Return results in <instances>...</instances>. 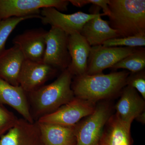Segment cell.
Listing matches in <instances>:
<instances>
[{"instance_id": "obj_1", "label": "cell", "mask_w": 145, "mask_h": 145, "mask_svg": "<svg viewBox=\"0 0 145 145\" xmlns=\"http://www.w3.org/2000/svg\"><path fill=\"white\" fill-rule=\"evenodd\" d=\"M72 76L67 69L53 82L27 93L34 120L54 112L75 98L71 88Z\"/></svg>"}, {"instance_id": "obj_2", "label": "cell", "mask_w": 145, "mask_h": 145, "mask_svg": "<svg viewBox=\"0 0 145 145\" xmlns=\"http://www.w3.org/2000/svg\"><path fill=\"white\" fill-rule=\"evenodd\" d=\"M127 71L76 76L71 88L75 97L93 102L116 94L127 85Z\"/></svg>"}, {"instance_id": "obj_3", "label": "cell", "mask_w": 145, "mask_h": 145, "mask_svg": "<svg viewBox=\"0 0 145 145\" xmlns=\"http://www.w3.org/2000/svg\"><path fill=\"white\" fill-rule=\"evenodd\" d=\"M108 23L119 37L145 35V0H109Z\"/></svg>"}, {"instance_id": "obj_4", "label": "cell", "mask_w": 145, "mask_h": 145, "mask_svg": "<svg viewBox=\"0 0 145 145\" xmlns=\"http://www.w3.org/2000/svg\"><path fill=\"white\" fill-rule=\"evenodd\" d=\"M110 118L108 106L101 104L92 114L75 126V145H97L101 142L104 128Z\"/></svg>"}, {"instance_id": "obj_5", "label": "cell", "mask_w": 145, "mask_h": 145, "mask_svg": "<svg viewBox=\"0 0 145 145\" xmlns=\"http://www.w3.org/2000/svg\"><path fill=\"white\" fill-rule=\"evenodd\" d=\"M67 0H0V20L12 17L40 15L41 9L53 7L67 10Z\"/></svg>"}, {"instance_id": "obj_6", "label": "cell", "mask_w": 145, "mask_h": 145, "mask_svg": "<svg viewBox=\"0 0 145 145\" xmlns=\"http://www.w3.org/2000/svg\"><path fill=\"white\" fill-rule=\"evenodd\" d=\"M95 108V103L75 97L56 111L39 118L36 122L74 126L82 118L92 114Z\"/></svg>"}, {"instance_id": "obj_7", "label": "cell", "mask_w": 145, "mask_h": 145, "mask_svg": "<svg viewBox=\"0 0 145 145\" xmlns=\"http://www.w3.org/2000/svg\"><path fill=\"white\" fill-rule=\"evenodd\" d=\"M68 35L60 29L51 27L46 35V47L42 62L62 71L71 63L68 49Z\"/></svg>"}, {"instance_id": "obj_8", "label": "cell", "mask_w": 145, "mask_h": 145, "mask_svg": "<svg viewBox=\"0 0 145 145\" xmlns=\"http://www.w3.org/2000/svg\"><path fill=\"white\" fill-rule=\"evenodd\" d=\"M138 48L127 47L91 46L86 74L94 75L102 73L107 68H111L119 61L131 54Z\"/></svg>"}, {"instance_id": "obj_9", "label": "cell", "mask_w": 145, "mask_h": 145, "mask_svg": "<svg viewBox=\"0 0 145 145\" xmlns=\"http://www.w3.org/2000/svg\"><path fill=\"white\" fill-rule=\"evenodd\" d=\"M97 13L88 14L78 11L66 14L53 7H46L41 10L40 19L44 24L60 29L69 36L75 33H80L86 23L94 18Z\"/></svg>"}, {"instance_id": "obj_10", "label": "cell", "mask_w": 145, "mask_h": 145, "mask_svg": "<svg viewBox=\"0 0 145 145\" xmlns=\"http://www.w3.org/2000/svg\"><path fill=\"white\" fill-rule=\"evenodd\" d=\"M58 70L43 62L25 60L19 77V85L27 93L44 86Z\"/></svg>"}, {"instance_id": "obj_11", "label": "cell", "mask_w": 145, "mask_h": 145, "mask_svg": "<svg viewBox=\"0 0 145 145\" xmlns=\"http://www.w3.org/2000/svg\"><path fill=\"white\" fill-rule=\"evenodd\" d=\"M46 32L42 29L26 30L16 36L13 43L20 50L25 60L41 62L45 50Z\"/></svg>"}, {"instance_id": "obj_12", "label": "cell", "mask_w": 145, "mask_h": 145, "mask_svg": "<svg viewBox=\"0 0 145 145\" xmlns=\"http://www.w3.org/2000/svg\"><path fill=\"white\" fill-rule=\"evenodd\" d=\"M43 143L37 122L18 119L15 125L0 138V145H35ZM44 144V143H43Z\"/></svg>"}, {"instance_id": "obj_13", "label": "cell", "mask_w": 145, "mask_h": 145, "mask_svg": "<svg viewBox=\"0 0 145 145\" xmlns=\"http://www.w3.org/2000/svg\"><path fill=\"white\" fill-rule=\"evenodd\" d=\"M145 102L137 91L127 86L123 90L116 105L115 117L128 129L130 130L133 121L144 112Z\"/></svg>"}, {"instance_id": "obj_14", "label": "cell", "mask_w": 145, "mask_h": 145, "mask_svg": "<svg viewBox=\"0 0 145 145\" xmlns=\"http://www.w3.org/2000/svg\"><path fill=\"white\" fill-rule=\"evenodd\" d=\"M91 46L80 33L69 35L68 49L71 63L68 69L72 75L81 76L86 74Z\"/></svg>"}, {"instance_id": "obj_15", "label": "cell", "mask_w": 145, "mask_h": 145, "mask_svg": "<svg viewBox=\"0 0 145 145\" xmlns=\"http://www.w3.org/2000/svg\"><path fill=\"white\" fill-rule=\"evenodd\" d=\"M0 104L9 106L21 114L23 119L34 123L26 92L20 86L12 85L1 78Z\"/></svg>"}, {"instance_id": "obj_16", "label": "cell", "mask_w": 145, "mask_h": 145, "mask_svg": "<svg viewBox=\"0 0 145 145\" xmlns=\"http://www.w3.org/2000/svg\"><path fill=\"white\" fill-rule=\"evenodd\" d=\"M25 58L17 46L0 54V78L14 86H19V77Z\"/></svg>"}, {"instance_id": "obj_17", "label": "cell", "mask_w": 145, "mask_h": 145, "mask_svg": "<svg viewBox=\"0 0 145 145\" xmlns=\"http://www.w3.org/2000/svg\"><path fill=\"white\" fill-rule=\"evenodd\" d=\"M103 13H97L83 26L80 32L91 46L102 45L108 40L119 37L116 30L112 28L108 22L104 20L101 16Z\"/></svg>"}, {"instance_id": "obj_18", "label": "cell", "mask_w": 145, "mask_h": 145, "mask_svg": "<svg viewBox=\"0 0 145 145\" xmlns=\"http://www.w3.org/2000/svg\"><path fill=\"white\" fill-rule=\"evenodd\" d=\"M44 145H75V126L36 122Z\"/></svg>"}, {"instance_id": "obj_19", "label": "cell", "mask_w": 145, "mask_h": 145, "mask_svg": "<svg viewBox=\"0 0 145 145\" xmlns=\"http://www.w3.org/2000/svg\"><path fill=\"white\" fill-rule=\"evenodd\" d=\"M108 125L100 143L103 145H131L130 130L128 129L115 116L109 119Z\"/></svg>"}, {"instance_id": "obj_20", "label": "cell", "mask_w": 145, "mask_h": 145, "mask_svg": "<svg viewBox=\"0 0 145 145\" xmlns=\"http://www.w3.org/2000/svg\"><path fill=\"white\" fill-rule=\"evenodd\" d=\"M145 68V49L144 48H138L134 52L119 61L111 69H123L132 72H136L144 70Z\"/></svg>"}, {"instance_id": "obj_21", "label": "cell", "mask_w": 145, "mask_h": 145, "mask_svg": "<svg viewBox=\"0 0 145 145\" xmlns=\"http://www.w3.org/2000/svg\"><path fill=\"white\" fill-rule=\"evenodd\" d=\"M40 18V15H33L22 17H12L0 20V54L5 49L6 43L8 37L20 23L28 19Z\"/></svg>"}, {"instance_id": "obj_22", "label": "cell", "mask_w": 145, "mask_h": 145, "mask_svg": "<svg viewBox=\"0 0 145 145\" xmlns=\"http://www.w3.org/2000/svg\"><path fill=\"white\" fill-rule=\"evenodd\" d=\"M102 45L105 47L124 46L130 48H142L145 46V35L114 38L104 42Z\"/></svg>"}, {"instance_id": "obj_23", "label": "cell", "mask_w": 145, "mask_h": 145, "mask_svg": "<svg viewBox=\"0 0 145 145\" xmlns=\"http://www.w3.org/2000/svg\"><path fill=\"white\" fill-rule=\"evenodd\" d=\"M18 119L13 113L0 104V138L15 125Z\"/></svg>"}, {"instance_id": "obj_24", "label": "cell", "mask_w": 145, "mask_h": 145, "mask_svg": "<svg viewBox=\"0 0 145 145\" xmlns=\"http://www.w3.org/2000/svg\"><path fill=\"white\" fill-rule=\"evenodd\" d=\"M127 85L130 86L139 91L142 98L145 99V75L144 71L140 72H132L128 75L126 80Z\"/></svg>"}, {"instance_id": "obj_25", "label": "cell", "mask_w": 145, "mask_h": 145, "mask_svg": "<svg viewBox=\"0 0 145 145\" xmlns=\"http://www.w3.org/2000/svg\"><path fill=\"white\" fill-rule=\"evenodd\" d=\"M88 4H92L102 8L103 11L104 16H109L110 14L108 4L109 0H87Z\"/></svg>"}, {"instance_id": "obj_26", "label": "cell", "mask_w": 145, "mask_h": 145, "mask_svg": "<svg viewBox=\"0 0 145 145\" xmlns=\"http://www.w3.org/2000/svg\"><path fill=\"white\" fill-rule=\"evenodd\" d=\"M69 2L77 7H81L88 5L87 0H70Z\"/></svg>"}, {"instance_id": "obj_27", "label": "cell", "mask_w": 145, "mask_h": 145, "mask_svg": "<svg viewBox=\"0 0 145 145\" xmlns=\"http://www.w3.org/2000/svg\"><path fill=\"white\" fill-rule=\"evenodd\" d=\"M137 119H138L140 121L142 122L143 123L145 122V112H143L140 116H139Z\"/></svg>"}, {"instance_id": "obj_28", "label": "cell", "mask_w": 145, "mask_h": 145, "mask_svg": "<svg viewBox=\"0 0 145 145\" xmlns=\"http://www.w3.org/2000/svg\"><path fill=\"white\" fill-rule=\"evenodd\" d=\"M97 145H103L102 144H101V143L100 142V143H99V144Z\"/></svg>"}]
</instances>
